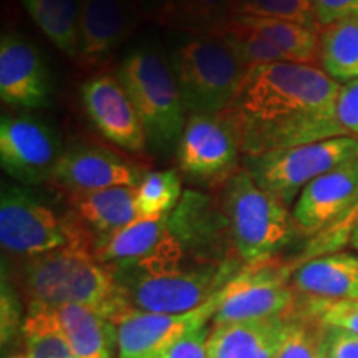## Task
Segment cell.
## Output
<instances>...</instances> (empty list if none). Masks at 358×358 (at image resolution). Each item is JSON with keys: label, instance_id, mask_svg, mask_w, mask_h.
<instances>
[{"label": "cell", "instance_id": "ba28073f", "mask_svg": "<svg viewBox=\"0 0 358 358\" xmlns=\"http://www.w3.org/2000/svg\"><path fill=\"white\" fill-rule=\"evenodd\" d=\"M355 156H358V138L337 136L244 156L243 168L257 186L289 206L308 182Z\"/></svg>", "mask_w": 358, "mask_h": 358}, {"label": "cell", "instance_id": "52a82bcc", "mask_svg": "<svg viewBox=\"0 0 358 358\" xmlns=\"http://www.w3.org/2000/svg\"><path fill=\"white\" fill-rule=\"evenodd\" d=\"M0 244L25 259L65 248L95 249V239L77 214L58 216L29 189L13 185L3 186L0 196Z\"/></svg>", "mask_w": 358, "mask_h": 358}, {"label": "cell", "instance_id": "d4e9b609", "mask_svg": "<svg viewBox=\"0 0 358 358\" xmlns=\"http://www.w3.org/2000/svg\"><path fill=\"white\" fill-rule=\"evenodd\" d=\"M322 70L337 83L358 80V20L345 19L319 30Z\"/></svg>", "mask_w": 358, "mask_h": 358}, {"label": "cell", "instance_id": "5bb4252c", "mask_svg": "<svg viewBox=\"0 0 358 358\" xmlns=\"http://www.w3.org/2000/svg\"><path fill=\"white\" fill-rule=\"evenodd\" d=\"M93 256L106 266H133L145 271L181 266L182 244L169 226V217H140L101 237Z\"/></svg>", "mask_w": 358, "mask_h": 358}, {"label": "cell", "instance_id": "6da1fadb", "mask_svg": "<svg viewBox=\"0 0 358 358\" xmlns=\"http://www.w3.org/2000/svg\"><path fill=\"white\" fill-rule=\"evenodd\" d=\"M340 83L317 66L277 62L244 75L229 113L244 156L348 136L337 118Z\"/></svg>", "mask_w": 358, "mask_h": 358}, {"label": "cell", "instance_id": "e0dca14e", "mask_svg": "<svg viewBox=\"0 0 358 358\" xmlns=\"http://www.w3.org/2000/svg\"><path fill=\"white\" fill-rule=\"evenodd\" d=\"M52 77L38 48L17 34L0 40V98L17 110L50 105Z\"/></svg>", "mask_w": 358, "mask_h": 358}, {"label": "cell", "instance_id": "1f68e13d", "mask_svg": "<svg viewBox=\"0 0 358 358\" xmlns=\"http://www.w3.org/2000/svg\"><path fill=\"white\" fill-rule=\"evenodd\" d=\"M299 297H301L299 299L301 306L324 325L337 327L358 335V299L325 301L307 295H299Z\"/></svg>", "mask_w": 358, "mask_h": 358}, {"label": "cell", "instance_id": "ffe728a7", "mask_svg": "<svg viewBox=\"0 0 358 358\" xmlns=\"http://www.w3.org/2000/svg\"><path fill=\"white\" fill-rule=\"evenodd\" d=\"M290 287L299 295L325 301L358 299V256L337 252L310 259L295 268Z\"/></svg>", "mask_w": 358, "mask_h": 358}, {"label": "cell", "instance_id": "277c9868", "mask_svg": "<svg viewBox=\"0 0 358 358\" xmlns=\"http://www.w3.org/2000/svg\"><path fill=\"white\" fill-rule=\"evenodd\" d=\"M222 211L236 252L248 264L271 261L295 234L294 216L241 168L222 186Z\"/></svg>", "mask_w": 358, "mask_h": 358}, {"label": "cell", "instance_id": "484cf974", "mask_svg": "<svg viewBox=\"0 0 358 358\" xmlns=\"http://www.w3.org/2000/svg\"><path fill=\"white\" fill-rule=\"evenodd\" d=\"M236 17L271 40L294 64L310 65V62L319 60V32L317 30L289 20L254 15Z\"/></svg>", "mask_w": 358, "mask_h": 358}, {"label": "cell", "instance_id": "3957f363", "mask_svg": "<svg viewBox=\"0 0 358 358\" xmlns=\"http://www.w3.org/2000/svg\"><path fill=\"white\" fill-rule=\"evenodd\" d=\"M145 128L148 143L163 156L176 155L187 110L171 60L156 43H141L123 57L116 71Z\"/></svg>", "mask_w": 358, "mask_h": 358}, {"label": "cell", "instance_id": "d6a6232c", "mask_svg": "<svg viewBox=\"0 0 358 358\" xmlns=\"http://www.w3.org/2000/svg\"><path fill=\"white\" fill-rule=\"evenodd\" d=\"M209 335L211 332L208 325L196 327L179 338L163 358H208Z\"/></svg>", "mask_w": 358, "mask_h": 358}, {"label": "cell", "instance_id": "7c38bea8", "mask_svg": "<svg viewBox=\"0 0 358 358\" xmlns=\"http://www.w3.org/2000/svg\"><path fill=\"white\" fill-rule=\"evenodd\" d=\"M219 303L221 290L201 307L186 313H151L124 308L111 322L116 329L118 358H163L189 330L208 325Z\"/></svg>", "mask_w": 358, "mask_h": 358}, {"label": "cell", "instance_id": "8992f818", "mask_svg": "<svg viewBox=\"0 0 358 358\" xmlns=\"http://www.w3.org/2000/svg\"><path fill=\"white\" fill-rule=\"evenodd\" d=\"M169 60L187 115L229 108L249 70L216 35L182 34L169 50Z\"/></svg>", "mask_w": 358, "mask_h": 358}, {"label": "cell", "instance_id": "f1b7e54d", "mask_svg": "<svg viewBox=\"0 0 358 358\" xmlns=\"http://www.w3.org/2000/svg\"><path fill=\"white\" fill-rule=\"evenodd\" d=\"M181 198V176L176 169L148 171L136 186L140 217H164Z\"/></svg>", "mask_w": 358, "mask_h": 358}, {"label": "cell", "instance_id": "f35d334b", "mask_svg": "<svg viewBox=\"0 0 358 358\" xmlns=\"http://www.w3.org/2000/svg\"><path fill=\"white\" fill-rule=\"evenodd\" d=\"M317 358H330V357L325 353L324 347H320V352H319V355H317Z\"/></svg>", "mask_w": 358, "mask_h": 358}, {"label": "cell", "instance_id": "e575fe53", "mask_svg": "<svg viewBox=\"0 0 358 358\" xmlns=\"http://www.w3.org/2000/svg\"><path fill=\"white\" fill-rule=\"evenodd\" d=\"M337 118L345 133L358 136V80L342 85L337 98Z\"/></svg>", "mask_w": 358, "mask_h": 358}, {"label": "cell", "instance_id": "9c48e42d", "mask_svg": "<svg viewBox=\"0 0 358 358\" xmlns=\"http://www.w3.org/2000/svg\"><path fill=\"white\" fill-rule=\"evenodd\" d=\"M176 158L179 173L191 182L209 187L226 185L243 168L244 158L239 128L229 110L187 116Z\"/></svg>", "mask_w": 358, "mask_h": 358}, {"label": "cell", "instance_id": "f546056e", "mask_svg": "<svg viewBox=\"0 0 358 358\" xmlns=\"http://www.w3.org/2000/svg\"><path fill=\"white\" fill-rule=\"evenodd\" d=\"M324 338V324L297 303L290 312L289 330L282 342L279 358H317Z\"/></svg>", "mask_w": 358, "mask_h": 358}, {"label": "cell", "instance_id": "7a4b0ae2", "mask_svg": "<svg viewBox=\"0 0 358 358\" xmlns=\"http://www.w3.org/2000/svg\"><path fill=\"white\" fill-rule=\"evenodd\" d=\"M22 285L29 303L85 306L108 322L129 307L111 267L98 262L93 252L85 249L65 248L25 259Z\"/></svg>", "mask_w": 358, "mask_h": 358}, {"label": "cell", "instance_id": "30bf717a", "mask_svg": "<svg viewBox=\"0 0 358 358\" xmlns=\"http://www.w3.org/2000/svg\"><path fill=\"white\" fill-rule=\"evenodd\" d=\"M289 280V268L272 261L248 264L221 289V303L211 320L213 327L292 312L297 294Z\"/></svg>", "mask_w": 358, "mask_h": 358}, {"label": "cell", "instance_id": "9a60e30c", "mask_svg": "<svg viewBox=\"0 0 358 358\" xmlns=\"http://www.w3.org/2000/svg\"><path fill=\"white\" fill-rule=\"evenodd\" d=\"M148 171L146 164L111 148L75 143L64 150L50 182L70 196H77L115 186H138Z\"/></svg>", "mask_w": 358, "mask_h": 358}, {"label": "cell", "instance_id": "836d02e7", "mask_svg": "<svg viewBox=\"0 0 358 358\" xmlns=\"http://www.w3.org/2000/svg\"><path fill=\"white\" fill-rule=\"evenodd\" d=\"M322 347L330 358H358V335L324 325Z\"/></svg>", "mask_w": 358, "mask_h": 358}, {"label": "cell", "instance_id": "7402d4cb", "mask_svg": "<svg viewBox=\"0 0 358 358\" xmlns=\"http://www.w3.org/2000/svg\"><path fill=\"white\" fill-rule=\"evenodd\" d=\"M22 3L40 32L65 57L77 62L82 0H22Z\"/></svg>", "mask_w": 358, "mask_h": 358}, {"label": "cell", "instance_id": "4fadbf2b", "mask_svg": "<svg viewBox=\"0 0 358 358\" xmlns=\"http://www.w3.org/2000/svg\"><path fill=\"white\" fill-rule=\"evenodd\" d=\"M60 134L34 115H3L0 122V164L8 176L32 186L50 181L60 159Z\"/></svg>", "mask_w": 358, "mask_h": 358}, {"label": "cell", "instance_id": "d6986e66", "mask_svg": "<svg viewBox=\"0 0 358 358\" xmlns=\"http://www.w3.org/2000/svg\"><path fill=\"white\" fill-rule=\"evenodd\" d=\"M289 324L290 312L213 327L209 352L216 358H279Z\"/></svg>", "mask_w": 358, "mask_h": 358}, {"label": "cell", "instance_id": "ac0fdd59", "mask_svg": "<svg viewBox=\"0 0 358 358\" xmlns=\"http://www.w3.org/2000/svg\"><path fill=\"white\" fill-rule=\"evenodd\" d=\"M140 20L133 0H82L77 64L100 65L127 42Z\"/></svg>", "mask_w": 358, "mask_h": 358}, {"label": "cell", "instance_id": "2e32d148", "mask_svg": "<svg viewBox=\"0 0 358 358\" xmlns=\"http://www.w3.org/2000/svg\"><path fill=\"white\" fill-rule=\"evenodd\" d=\"M80 93L85 113L103 138L129 153H145L146 131L116 75H93Z\"/></svg>", "mask_w": 358, "mask_h": 358}, {"label": "cell", "instance_id": "4dcf8cb0", "mask_svg": "<svg viewBox=\"0 0 358 358\" xmlns=\"http://www.w3.org/2000/svg\"><path fill=\"white\" fill-rule=\"evenodd\" d=\"M234 15L289 20L320 30L312 0H234Z\"/></svg>", "mask_w": 358, "mask_h": 358}, {"label": "cell", "instance_id": "8fae6325", "mask_svg": "<svg viewBox=\"0 0 358 358\" xmlns=\"http://www.w3.org/2000/svg\"><path fill=\"white\" fill-rule=\"evenodd\" d=\"M303 234L329 229L337 236L352 234L358 216V156L338 164L303 187L292 211Z\"/></svg>", "mask_w": 358, "mask_h": 358}, {"label": "cell", "instance_id": "44dd1931", "mask_svg": "<svg viewBox=\"0 0 358 358\" xmlns=\"http://www.w3.org/2000/svg\"><path fill=\"white\" fill-rule=\"evenodd\" d=\"M70 198L73 213L85 224L88 232H93L95 243L140 219L136 186H115Z\"/></svg>", "mask_w": 358, "mask_h": 358}, {"label": "cell", "instance_id": "cb8c5ba5", "mask_svg": "<svg viewBox=\"0 0 358 358\" xmlns=\"http://www.w3.org/2000/svg\"><path fill=\"white\" fill-rule=\"evenodd\" d=\"M77 358H110V327L105 317L85 306L52 307Z\"/></svg>", "mask_w": 358, "mask_h": 358}, {"label": "cell", "instance_id": "83f0119b", "mask_svg": "<svg viewBox=\"0 0 358 358\" xmlns=\"http://www.w3.org/2000/svg\"><path fill=\"white\" fill-rule=\"evenodd\" d=\"M216 37L222 40L234 52L245 69L252 66L277 64V62H290L284 52L257 30L250 29L244 22L234 15Z\"/></svg>", "mask_w": 358, "mask_h": 358}, {"label": "cell", "instance_id": "74e56055", "mask_svg": "<svg viewBox=\"0 0 358 358\" xmlns=\"http://www.w3.org/2000/svg\"><path fill=\"white\" fill-rule=\"evenodd\" d=\"M133 2L143 20L156 22L161 12H163V8L166 7L168 0H133Z\"/></svg>", "mask_w": 358, "mask_h": 358}, {"label": "cell", "instance_id": "5b68a950", "mask_svg": "<svg viewBox=\"0 0 358 358\" xmlns=\"http://www.w3.org/2000/svg\"><path fill=\"white\" fill-rule=\"evenodd\" d=\"M120 294L131 308L151 313H186L216 295L237 274L231 262L196 264L145 271L110 266Z\"/></svg>", "mask_w": 358, "mask_h": 358}, {"label": "cell", "instance_id": "4316f807", "mask_svg": "<svg viewBox=\"0 0 358 358\" xmlns=\"http://www.w3.org/2000/svg\"><path fill=\"white\" fill-rule=\"evenodd\" d=\"M24 335L30 358H77L52 307L29 303Z\"/></svg>", "mask_w": 358, "mask_h": 358}, {"label": "cell", "instance_id": "8d00e7d4", "mask_svg": "<svg viewBox=\"0 0 358 358\" xmlns=\"http://www.w3.org/2000/svg\"><path fill=\"white\" fill-rule=\"evenodd\" d=\"M20 324V307L19 299L12 287L6 284V279L2 280V340L12 337L15 329Z\"/></svg>", "mask_w": 358, "mask_h": 358}, {"label": "cell", "instance_id": "60d3db41", "mask_svg": "<svg viewBox=\"0 0 358 358\" xmlns=\"http://www.w3.org/2000/svg\"><path fill=\"white\" fill-rule=\"evenodd\" d=\"M208 358H216V357H214V355H213V353H211V352H209V357H208Z\"/></svg>", "mask_w": 358, "mask_h": 358}, {"label": "cell", "instance_id": "d590c367", "mask_svg": "<svg viewBox=\"0 0 358 358\" xmlns=\"http://www.w3.org/2000/svg\"><path fill=\"white\" fill-rule=\"evenodd\" d=\"M312 3L320 29L338 20H358V0H312Z\"/></svg>", "mask_w": 358, "mask_h": 358}, {"label": "cell", "instance_id": "ab89813d", "mask_svg": "<svg viewBox=\"0 0 358 358\" xmlns=\"http://www.w3.org/2000/svg\"><path fill=\"white\" fill-rule=\"evenodd\" d=\"M8 358H30V357L27 355V353H20V355H12V357H8Z\"/></svg>", "mask_w": 358, "mask_h": 358}, {"label": "cell", "instance_id": "603a6c76", "mask_svg": "<svg viewBox=\"0 0 358 358\" xmlns=\"http://www.w3.org/2000/svg\"><path fill=\"white\" fill-rule=\"evenodd\" d=\"M234 17V0H168L156 24L181 34L217 35Z\"/></svg>", "mask_w": 358, "mask_h": 358}]
</instances>
